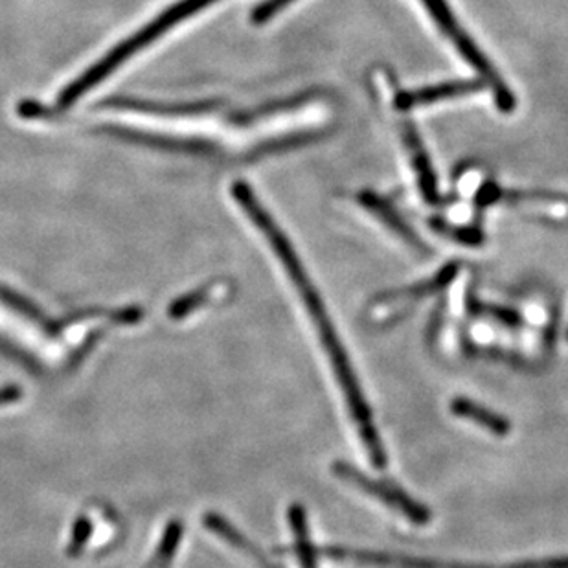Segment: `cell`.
Wrapping results in <instances>:
<instances>
[{
    "label": "cell",
    "mask_w": 568,
    "mask_h": 568,
    "mask_svg": "<svg viewBox=\"0 0 568 568\" xmlns=\"http://www.w3.org/2000/svg\"><path fill=\"white\" fill-rule=\"evenodd\" d=\"M233 196L239 209L244 210L247 217L252 221V225L263 234V238L268 239L269 247L273 249L274 255L282 263L287 279L291 280V284L295 285L296 293L300 296L301 304L308 311L320 343L324 346L331 368L335 371L339 387L343 390L344 400L348 403L350 414H352L357 430H359L360 441L366 447L374 465L381 470L387 465V452H384L383 443H381V436L374 425L370 405L366 403L365 394H363L357 376L352 368V360L348 359L344 344L336 335L335 326L331 322L322 296L319 295V291L309 279L308 271L301 265L300 258L296 255L295 247L291 244L289 238L285 236L279 223L273 220V215L269 214L268 210L263 209V204H260V201L256 199L250 186L245 185V182H234Z\"/></svg>",
    "instance_id": "1"
},
{
    "label": "cell",
    "mask_w": 568,
    "mask_h": 568,
    "mask_svg": "<svg viewBox=\"0 0 568 568\" xmlns=\"http://www.w3.org/2000/svg\"><path fill=\"white\" fill-rule=\"evenodd\" d=\"M214 2L217 0H180L174 7L168 8L166 12L161 13L158 17L145 24L144 28L139 29L129 39L113 48L104 59H99L98 63H94L82 75H78L74 82L67 85L63 93L59 94V107L67 109L70 105H74L83 94H87L99 82H104L105 78H109L120 64L133 58L134 54L140 52L142 48L150 47L151 43L157 42L158 37L168 34L169 29L175 28L177 24L193 17L196 13L212 7Z\"/></svg>",
    "instance_id": "2"
},
{
    "label": "cell",
    "mask_w": 568,
    "mask_h": 568,
    "mask_svg": "<svg viewBox=\"0 0 568 568\" xmlns=\"http://www.w3.org/2000/svg\"><path fill=\"white\" fill-rule=\"evenodd\" d=\"M424 4L436 26L440 28L441 34L446 35L447 42L457 48V52L478 72L489 91L494 93L497 107L505 113L516 109V96L500 78L499 72L494 69V64L489 63L486 56L478 50L457 15L451 12L447 0H424Z\"/></svg>",
    "instance_id": "3"
},
{
    "label": "cell",
    "mask_w": 568,
    "mask_h": 568,
    "mask_svg": "<svg viewBox=\"0 0 568 568\" xmlns=\"http://www.w3.org/2000/svg\"><path fill=\"white\" fill-rule=\"evenodd\" d=\"M333 473H335L339 478H343L344 482H348L352 486L360 489L363 494L370 495L374 499L398 511L400 516L405 517V519L414 522V524H418V526L429 524L430 519H433L427 506L419 505L418 500L412 499L411 495L405 494V492H403L401 487L395 486V484L371 478V476L365 475L363 471L357 470L355 465L346 464V462H336V464H333Z\"/></svg>",
    "instance_id": "4"
},
{
    "label": "cell",
    "mask_w": 568,
    "mask_h": 568,
    "mask_svg": "<svg viewBox=\"0 0 568 568\" xmlns=\"http://www.w3.org/2000/svg\"><path fill=\"white\" fill-rule=\"evenodd\" d=\"M484 85L478 82H449L433 85V87L416 88V91H403L395 96V107L400 110L427 107V105L440 104L446 99L462 98L470 94L478 93Z\"/></svg>",
    "instance_id": "5"
},
{
    "label": "cell",
    "mask_w": 568,
    "mask_h": 568,
    "mask_svg": "<svg viewBox=\"0 0 568 568\" xmlns=\"http://www.w3.org/2000/svg\"><path fill=\"white\" fill-rule=\"evenodd\" d=\"M459 263H449V265L441 269L440 273H436L433 279L419 282V284L411 285V287H405V289L394 291V293H384V295L377 296L376 306H374V308L387 306V304H392V301H398V304H400V306H395V308H406V301L422 300V298L436 295L438 291L447 287V285L451 284L452 280L459 276Z\"/></svg>",
    "instance_id": "6"
},
{
    "label": "cell",
    "mask_w": 568,
    "mask_h": 568,
    "mask_svg": "<svg viewBox=\"0 0 568 568\" xmlns=\"http://www.w3.org/2000/svg\"><path fill=\"white\" fill-rule=\"evenodd\" d=\"M403 142H405L406 150L411 153L414 171L418 175L419 190H422L424 198L430 204L438 203L440 201V192H438V185H436L435 169L430 166L429 155H427V151H425L424 144H422L418 131L411 123H405V128H403Z\"/></svg>",
    "instance_id": "7"
},
{
    "label": "cell",
    "mask_w": 568,
    "mask_h": 568,
    "mask_svg": "<svg viewBox=\"0 0 568 568\" xmlns=\"http://www.w3.org/2000/svg\"><path fill=\"white\" fill-rule=\"evenodd\" d=\"M451 412L459 418L473 422V424L478 425L487 433H492V435H510L511 424L505 416H500L499 412L489 411L487 406L475 403V401L457 398L451 403Z\"/></svg>",
    "instance_id": "8"
},
{
    "label": "cell",
    "mask_w": 568,
    "mask_h": 568,
    "mask_svg": "<svg viewBox=\"0 0 568 568\" xmlns=\"http://www.w3.org/2000/svg\"><path fill=\"white\" fill-rule=\"evenodd\" d=\"M359 204L366 210H370L377 220L383 221L384 225L389 226L390 230H394L401 239H405L406 244L414 245V249L425 250V244H422V239L412 233L411 226L401 220V215L395 212L389 201L379 198L377 193L363 192L359 196Z\"/></svg>",
    "instance_id": "9"
},
{
    "label": "cell",
    "mask_w": 568,
    "mask_h": 568,
    "mask_svg": "<svg viewBox=\"0 0 568 568\" xmlns=\"http://www.w3.org/2000/svg\"><path fill=\"white\" fill-rule=\"evenodd\" d=\"M289 524L295 535L296 556L300 568L317 567V552H315L313 541L309 534L308 513L300 505H293L289 508Z\"/></svg>",
    "instance_id": "10"
},
{
    "label": "cell",
    "mask_w": 568,
    "mask_h": 568,
    "mask_svg": "<svg viewBox=\"0 0 568 568\" xmlns=\"http://www.w3.org/2000/svg\"><path fill=\"white\" fill-rule=\"evenodd\" d=\"M435 228L438 233L446 234L449 238L454 239V241H460V244L465 245H478L484 241V236L478 230H470V228H457V226H449L446 223H435Z\"/></svg>",
    "instance_id": "11"
},
{
    "label": "cell",
    "mask_w": 568,
    "mask_h": 568,
    "mask_svg": "<svg viewBox=\"0 0 568 568\" xmlns=\"http://www.w3.org/2000/svg\"><path fill=\"white\" fill-rule=\"evenodd\" d=\"M293 2L295 0H265V2H261L260 7L256 8L255 13H252V21L256 24L268 23L269 19H273L280 12H284L285 8L293 4Z\"/></svg>",
    "instance_id": "12"
},
{
    "label": "cell",
    "mask_w": 568,
    "mask_h": 568,
    "mask_svg": "<svg viewBox=\"0 0 568 568\" xmlns=\"http://www.w3.org/2000/svg\"><path fill=\"white\" fill-rule=\"evenodd\" d=\"M481 311H484L486 315H492V317H495L499 322H502L505 326H510V328H519V326L522 324L521 315L513 311V309L487 306V308H481Z\"/></svg>",
    "instance_id": "13"
},
{
    "label": "cell",
    "mask_w": 568,
    "mask_h": 568,
    "mask_svg": "<svg viewBox=\"0 0 568 568\" xmlns=\"http://www.w3.org/2000/svg\"><path fill=\"white\" fill-rule=\"evenodd\" d=\"M530 568H568V557H552V559H534Z\"/></svg>",
    "instance_id": "14"
},
{
    "label": "cell",
    "mask_w": 568,
    "mask_h": 568,
    "mask_svg": "<svg viewBox=\"0 0 568 568\" xmlns=\"http://www.w3.org/2000/svg\"><path fill=\"white\" fill-rule=\"evenodd\" d=\"M19 400V392L17 390L10 389H2L0 390V405H8V403H13V401Z\"/></svg>",
    "instance_id": "15"
},
{
    "label": "cell",
    "mask_w": 568,
    "mask_h": 568,
    "mask_svg": "<svg viewBox=\"0 0 568 568\" xmlns=\"http://www.w3.org/2000/svg\"><path fill=\"white\" fill-rule=\"evenodd\" d=\"M567 339H568V335H567Z\"/></svg>",
    "instance_id": "16"
}]
</instances>
